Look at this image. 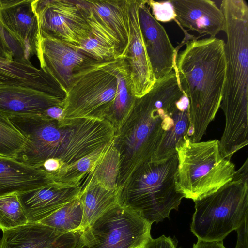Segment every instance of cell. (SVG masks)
I'll list each match as a JSON object with an SVG mask.
<instances>
[{
    "mask_svg": "<svg viewBox=\"0 0 248 248\" xmlns=\"http://www.w3.org/2000/svg\"><path fill=\"white\" fill-rule=\"evenodd\" d=\"M152 225L121 204L82 231L81 248H143L151 238Z\"/></svg>",
    "mask_w": 248,
    "mask_h": 248,
    "instance_id": "9c48e42d",
    "label": "cell"
},
{
    "mask_svg": "<svg viewBox=\"0 0 248 248\" xmlns=\"http://www.w3.org/2000/svg\"><path fill=\"white\" fill-rule=\"evenodd\" d=\"M120 192L119 188L109 189L89 180L79 195L83 213L81 231L92 226L105 213L120 204Z\"/></svg>",
    "mask_w": 248,
    "mask_h": 248,
    "instance_id": "7402d4cb",
    "label": "cell"
},
{
    "mask_svg": "<svg viewBox=\"0 0 248 248\" xmlns=\"http://www.w3.org/2000/svg\"><path fill=\"white\" fill-rule=\"evenodd\" d=\"M220 9L226 35V78L220 108L225 118L221 153L232 156L248 144V6L243 0H224Z\"/></svg>",
    "mask_w": 248,
    "mask_h": 248,
    "instance_id": "3957f363",
    "label": "cell"
},
{
    "mask_svg": "<svg viewBox=\"0 0 248 248\" xmlns=\"http://www.w3.org/2000/svg\"><path fill=\"white\" fill-rule=\"evenodd\" d=\"M82 231L62 232L40 223L2 231L0 248H81Z\"/></svg>",
    "mask_w": 248,
    "mask_h": 248,
    "instance_id": "5bb4252c",
    "label": "cell"
},
{
    "mask_svg": "<svg viewBox=\"0 0 248 248\" xmlns=\"http://www.w3.org/2000/svg\"><path fill=\"white\" fill-rule=\"evenodd\" d=\"M9 118L28 140L14 158L41 168L46 160L58 168L55 183L82 186L112 143L115 130L105 120L49 118L42 115Z\"/></svg>",
    "mask_w": 248,
    "mask_h": 248,
    "instance_id": "6da1fadb",
    "label": "cell"
},
{
    "mask_svg": "<svg viewBox=\"0 0 248 248\" xmlns=\"http://www.w3.org/2000/svg\"><path fill=\"white\" fill-rule=\"evenodd\" d=\"M64 100L31 88L0 83V113L8 117L42 115L50 107L64 105Z\"/></svg>",
    "mask_w": 248,
    "mask_h": 248,
    "instance_id": "d6986e66",
    "label": "cell"
},
{
    "mask_svg": "<svg viewBox=\"0 0 248 248\" xmlns=\"http://www.w3.org/2000/svg\"><path fill=\"white\" fill-rule=\"evenodd\" d=\"M175 150V186L184 198L200 199L233 178L235 165L222 157L217 140L194 142L186 136L178 141Z\"/></svg>",
    "mask_w": 248,
    "mask_h": 248,
    "instance_id": "52a82bcc",
    "label": "cell"
},
{
    "mask_svg": "<svg viewBox=\"0 0 248 248\" xmlns=\"http://www.w3.org/2000/svg\"><path fill=\"white\" fill-rule=\"evenodd\" d=\"M64 105H55L46 109L42 115L53 119L60 120L63 118Z\"/></svg>",
    "mask_w": 248,
    "mask_h": 248,
    "instance_id": "836d02e7",
    "label": "cell"
},
{
    "mask_svg": "<svg viewBox=\"0 0 248 248\" xmlns=\"http://www.w3.org/2000/svg\"><path fill=\"white\" fill-rule=\"evenodd\" d=\"M194 202L192 232L198 239L223 241L248 216V158L231 181Z\"/></svg>",
    "mask_w": 248,
    "mask_h": 248,
    "instance_id": "8992f818",
    "label": "cell"
},
{
    "mask_svg": "<svg viewBox=\"0 0 248 248\" xmlns=\"http://www.w3.org/2000/svg\"><path fill=\"white\" fill-rule=\"evenodd\" d=\"M33 0H0V23L20 46L27 58L37 54L39 39Z\"/></svg>",
    "mask_w": 248,
    "mask_h": 248,
    "instance_id": "9a60e30c",
    "label": "cell"
},
{
    "mask_svg": "<svg viewBox=\"0 0 248 248\" xmlns=\"http://www.w3.org/2000/svg\"><path fill=\"white\" fill-rule=\"evenodd\" d=\"M177 55L175 68L188 101V137L200 141L220 108L226 78L225 42L216 37L191 39Z\"/></svg>",
    "mask_w": 248,
    "mask_h": 248,
    "instance_id": "277c9868",
    "label": "cell"
},
{
    "mask_svg": "<svg viewBox=\"0 0 248 248\" xmlns=\"http://www.w3.org/2000/svg\"><path fill=\"white\" fill-rule=\"evenodd\" d=\"M116 72L118 80L117 95L105 119L113 126L115 134L129 115L137 99L133 93L128 66L124 57L117 59Z\"/></svg>",
    "mask_w": 248,
    "mask_h": 248,
    "instance_id": "603a6c76",
    "label": "cell"
},
{
    "mask_svg": "<svg viewBox=\"0 0 248 248\" xmlns=\"http://www.w3.org/2000/svg\"><path fill=\"white\" fill-rule=\"evenodd\" d=\"M28 141L9 117L0 113V155L14 158Z\"/></svg>",
    "mask_w": 248,
    "mask_h": 248,
    "instance_id": "4316f807",
    "label": "cell"
},
{
    "mask_svg": "<svg viewBox=\"0 0 248 248\" xmlns=\"http://www.w3.org/2000/svg\"><path fill=\"white\" fill-rule=\"evenodd\" d=\"M118 171L119 154L112 142L89 175L87 182L91 180L109 189L119 188L117 186Z\"/></svg>",
    "mask_w": 248,
    "mask_h": 248,
    "instance_id": "484cf974",
    "label": "cell"
},
{
    "mask_svg": "<svg viewBox=\"0 0 248 248\" xmlns=\"http://www.w3.org/2000/svg\"><path fill=\"white\" fill-rule=\"evenodd\" d=\"M0 83L27 87L58 97L64 94L49 74L35 67L30 61L0 58Z\"/></svg>",
    "mask_w": 248,
    "mask_h": 248,
    "instance_id": "44dd1931",
    "label": "cell"
},
{
    "mask_svg": "<svg viewBox=\"0 0 248 248\" xmlns=\"http://www.w3.org/2000/svg\"><path fill=\"white\" fill-rule=\"evenodd\" d=\"M13 38L5 31L0 23V58L6 60H14L12 48Z\"/></svg>",
    "mask_w": 248,
    "mask_h": 248,
    "instance_id": "4dcf8cb0",
    "label": "cell"
},
{
    "mask_svg": "<svg viewBox=\"0 0 248 248\" xmlns=\"http://www.w3.org/2000/svg\"><path fill=\"white\" fill-rule=\"evenodd\" d=\"M188 108V99L184 94L172 108L173 124L164 134L151 161L162 160L176 153L175 147L178 141L188 136L190 122Z\"/></svg>",
    "mask_w": 248,
    "mask_h": 248,
    "instance_id": "cb8c5ba5",
    "label": "cell"
},
{
    "mask_svg": "<svg viewBox=\"0 0 248 248\" xmlns=\"http://www.w3.org/2000/svg\"><path fill=\"white\" fill-rule=\"evenodd\" d=\"M193 248H226L223 245V241H205L198 239L196 243L193 244Z\"/></svg>",
    "mask_w": 248,
    "mask_h": 248,
    "instance_id": "e575fe53",
    "label": "cell"
},
{
    "mask_svg": "<svg viewBox=\"0 0 248 248\" xmlns=\"http://www.w3.org/2000/svg\"><path fill=\"white\" fill-rule=\"evenodd\" d=\"M73 47L96 61L119 58L113 47L91 35L79 46Z\"/></svg>",
    "mask_w": 248,
    "mask_h": 248,
    "instance_id": "f1b7e54d",
    "label": "cell"
},
{
    "mask_svg": "<svg viewBox=\"0 0 248 248\" xmlns=\"http://www.w3.org/2000/svg\"><path fill=\"white\" fill-rule=\"evenodd\" d=\"M176 15L175 21L184 33L186 27L200 34L215 37L224 28L222 12L215 3L209 0H170Z\"/></svg>",
    "mask_w": 248,
    "mask_h": 248,
    "instance_id": "ac0fdd59",
    "label": "cell"
},
{
    "mask_svg": "<svg viewBox=\"0 0 248 248\" xmlns=\"http://www.w3.org/2000/svg\"><path fill=\"white\" fill-rule=\"evenodd\" d=\"M94 36L124 57L130 33L129 0H78Z\"/></svg>",
    "mask_w": 248,
    "mask_h": 248,
    "instance_id": "8fae6325",
    "label": "cell"
},
{
    "mask_svg": "<svg viewBox=\"0 0 248 248\" xmlns=\"http://www.w3.org/2000/svg\"><path fill=\"white\" fill-rule=\"evenodd\" d=\"M139 4V0H129V39L124 57L128 66L133 93L137 98L148 93L155 82L140 29Z\"/></svg>",
    "mask_w": 248,
    "mask_h": 248,
    "instance_id": "2e32d148",
    "label": "cell"
},
{
    "mask_svg": "<svg viewBox=\"0 0 248 248\" xmlns=\"http://www.w3.org/2000/svg\"><path fill=\"white\" fill-rule=\"evenodd\" d=\"M138 12L146 51L156 81L173 70L178 52L163 26L151 14L146 0H139Z\"/></svg>",
    "mask_w": 248,
    "mask_h": 248,
    "instance_id": "4fadbf2b",
    "label": "cell"
},
{
    "mask_svg": "<svg viewBox=\"0 0 248 248\" xmlns=\"http://www.w3.org/2000/svg\"><path fill=\"white\" fill-rule=\"evenodd\" d=\"M155 81L150 91L136 99L129 115L115 134L113 146L119 154L117 187L151 161L165 132L173 124L171 109L184 93L176 69Z\"/></svg>",
    "mask_w": 248,
    "mask_h": 248,
    "instance_id": "7a4b0ae2",
    "label": "cell"
},
{
    "mask_svg": "<svg viewBox=\"0 0 248 248\" xmlns=\"http://www.w3.org/2000/svg\"><path fill=\"white\" fill-rule=\"evenodd\" d=\"M248 216L236 230L237 232V240L235 248H248Z\"/></svg>",
    "mask_w": 248,
    "mask_h": 248,
    "instance_id": "d6a6232c",
    "label": "cell"
},
{
    "mask_svg": "<svg viewBox=\"0 0 248 248\" xmlns=\"http://www.w3.org/2000/svg\"><path fill=\"white\" fill-rule=\"evenodd\" d=\"M36 56L40 68L49 74L66 93L76 70L94 60L60 39L41 34Z\"/></svg>",
    "mask_w": 248,
    "mask_h": 248,
    "instance_id": "7c38bea8",
    "label": "cell"
},
{
    "mask_svg": "<svg viewBox=\"0 0 248 248\" xmlns=\"http://www.w3.org/2000/svg\"><path fill=\"white\" fill-rule=\"evenodd\" d=\"M116 60H93L76 70L64 100V118L105 120L117 95Z\"/></svg>",
    "mask_w": 248,
    "mask_h": 248,
    "instance_id": "ba28073f",
    "label": "cell"
},
{
    "mask_svg": "<svg viewBox=\"0 0 248 248\" xmlns=\"http://www.w3.org/2000/svg\"><path fill=\"white\" fill-rule=\"evenodd\" d=\"M28 223L18 194L0 197V229L2 231L17 228Z\"/></svg>",
    "mask_w": 248,
    "mask_h": 248,
    "instance_id": "83f0119b",
    "label": "cell"
},
{
    "mask_svg": "<svg viewBox=\"0 0 248 248\" xmlns=\"http://www.w3.org/2000/svg\"><path fill=\"white\" fill-rule=\"evenodd\" d=\"M146 3L151 10V14L157 21L167 22L176 20V15L170 0L161 2L146 0Z\"/></svg>",
    "mask_w": 248,
    "mask_h": 248,
    "instance_id": "f546056e",
    "label": "cell"
},
{
    "mask_svg": "<svg viewBox=\"0 0 248 248\" xmlns=\"http://www.w3.org/2000/svg\"><path fill=\"white\" fill-rule=\"evenodd\" d=\"M0 239H1V238H0Z\"/></svg>",
    "mask_w": 248,
    "mask_h": 248,
    "instance_id": "d590c367",
    "label": "cell"
},
{
    "mask_svg": "<svg viewBox=\"0 0 248 248\" xmlns=\"http://www.w3.org/2000/svg\"><path fill=\"white\" fill-rule=\"evenodd\" d=\"M176 152L160 161L138 167L120 189V204L136 211L151 225L169 218L178 210L183 195L177 191Z\"/></svg>",
    "mask_w": 248,
    "mask_h": 248,
    "instance_id": "5b68a950",
    "label": "cell"
},
{
    "mask_svg": "<svg viewBox=\"0 0 248 248\" xmlns=\"http://www.w3.org/2000/svg\"><path fill=\"white\" fill-rule=\"evenodd\" d=\"M82 186L55 182L18 194L28 223H39L80 195Z\"/></svg>",
    "mask_w": 248,
    "mask_h": 248,
    "instance_id": "e0dca14e",
    "label": "cell"
},
{
    "mask_svg": "<svg viewBox=\"0 0 248 248\" xmlns=\"http://www.w3.org/2000/svg\"><path fill=\"white\" fill-rule=\"evenodd\" d=\"M83 208L79 196L39 223L62 232L81 231Z\"/></svg>",
    "mask_w": 248,
    "mask_h": 248,
    "instance_id": "d4e9b609",
    "label": "cell"
},
{
    "mask_svg": "<svg viewBox=\"0 0 248 248\" xmlns=\"http://www.w3.org/2000/svg\"><path fill=\"white\" fill-rule=\"evenodd\" d=\"M39 34L77 46L89 37L91 29L78 0H33Z\"/></svg>",
    "mask_w": 248,
    "mask_h": 248,
    "instance_id": "30bf717a",
    "label": "cell"
},
{
    "mask_svg": "<svg viewBox=\"0 0 248 248\" xmlns=\"http://www.w3.org/2000/svg\"><path fill=\"white\" fill-rule=\"evenodd\" d=\"M54 182L40 168L0 155V197L20 194Z\"/></svg>",
    "mask_w": 248,
    "mask_h": 248,
    "instance_id": "ffe728a7",
    "label": "cell"
},
{
    "mask_svg": "<svg viewBox=\"0 0 248 248\" xmlns=\"http://www.w3.org/2000/svg\"><path fill=\"white\" fill-rule=\"evenodd\" d=\"M143 248H177V241L174 239L163 235L156 239H153L151 237Z\"/></svg>",
    "mask_w": 248,
    "mask_h": 248,
    "instance_id": "1f68e13d",
    "label": "cell"
}]
</instances>
